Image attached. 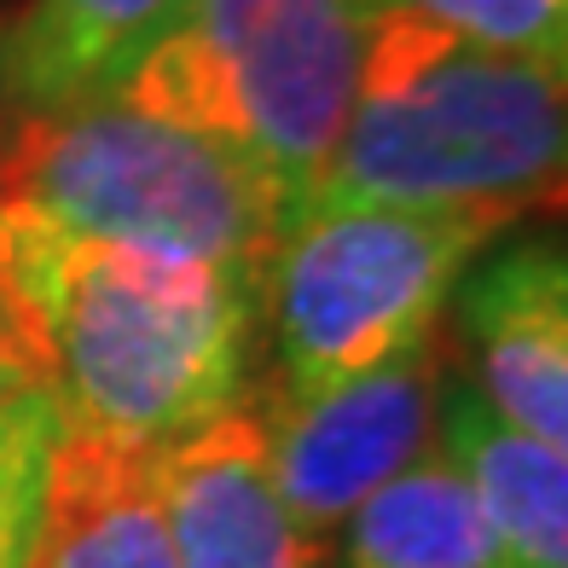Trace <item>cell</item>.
Returning a JSON list of instances; mask_svg holds the SVG:
<instances>
[{
  "label": "cell",
  "mask_w": 568,
  "mask_h": 568,
  "mask_svg": "<svg viewBox=\"0 0 568 568\" xmlns=\"http://www.w3.org/2000/svg\"><path fill=\"white\" fill-rule=\"evenodd\" d=\"M262 278L82 239L0 197V314L64 429L163 453L255 389Z\"/></svg>",
  "instance_id": "1"
},
{
  "label": "cell",
  "mask_w": 568,
  "mask_h": 568,
  "mask_svg": "<svg viewBox=\"0 0 568 568\" xmlns=\"http://www.w3.org/2000/svg\"><path fill=\"white\" fill-rule=\"evenodd\" d=\"M562 64L372 23L354 111L302 210L389 203L510 226L562 203Z\"/></svg>",
  "instance_id": "2"
},
{
  "label": "cell",
  "mask_w": 568,
  "mask_h": 568,
  "mask_svg": "<svg viewBox=\"0 0 568 568\" xmlns=\"http://www.w3.org/2000/svg\"><path fill=\"white\" fill-rule=\"evenodd\" d=\"M0 197L82 239L255 278L291 226L284 186L239 145L116 99L18 116L0 134Z\"/></svg>",
  "instance_id": "3"
},
{
  "label": "cell",
  "mask_w": 568,
  "mask_h": 568,
  "mask_svg": "<svg viewBox=\"0 0 568 568\" xmlns=\"http://www.w3.org/2000/svg\"><path fill=\"white\" fill-rule=\"evenodd\" d=\"M366 36L354 0H186L111 99L239 145L296 215L354 111Z\"/></svg>",
  "instance_id": "4"
},
{
  "label": "cell",
  "mask_w": 568,
  "mask_h": 568,
  "mask_svg": "<svg viewBox=\"0 0 568 568\" xmlns=\"http://www.w3.org/2000/svg\"><path fill=\"white\" fill-rule=\"evenodd\" d=\"M499 232L487 215L389 203H325L291 215L255 291L273 343L267 389L314 395L435 337L464 267Z\"/></svg>",
  "instance_id": "5"
},
{
  "label": "cell",
  "mask_w": 568,
  "mask_h": 568,
  "mask_svg": "<svg viewBox=\"0 0 568 568\" xmlns=\"http://www.w3.org/2000/svg\"><path fill=\"white\" fill-rule=\"evenodd\" d=\"M447 377V337L400 348L372 372H354L343 383H325L314 395H278L250 389V412L262 429L267 476L278 487L284 510L325 539L348 523L359 499H372L389 476L418 464L435 442V406Z\"/></svg>",
  "instance_id": "6"
},
{
  "label": "cell",
  "mask_w": 568,
  "mask_h": 568,
  "mask_svg": "<svg viewBox=\"0 0 568 568\" xmlns=\"http://www.w3.org/2000/svg\"><path fill=\"white\" fill-rule=\"evenodd\" d=\"M158 494L180 568H331L325 539L284 510L250 406L163 447Z\"/></svg>",
  "instance_id": "7"
},
{
  "label": "cell",
  "mask_w": 568,
  "mask_h": 568,
  "mask_svg": "<svg viewBox=\"0 0 568 568\" xmlns=\"http://www.w3.org/2000/svg\"><path fill=\"white\" fill-rule=\"evenodd\" d=\"M481 400L534 442H568V267L557 244L494 255L458 296Z\"/></svg>",
  "instance_id": "8"
},
{
  "label": "cell",
  "mask_w": 568,
  "mask_h": 568,
  "mask_svg": "<svg viewBox=\"0 0 568 568\" xmlns=\"http://www.w3.org/2000/svg\"><path fill=\"white\" fill-rule=\"evenodd\" d=\"M30 568H180L158 494V453L64 429Z\"/></svg>",
  "instance_id": "9"
},
{
  "label": "cell",
  "mask_w": 568,
  "mask_h": 568,
  "mask_svg": "<svg viewBox=\"0 0 568 568\" xmlns=\"http://www.w3.org/2000/svg\"><path fill=\"white\" fill-rule=\"evenodd\" d=\"M180 7L186 0H30L0 30V99L18 116L111 99Z\"/></svg>",
  "instance_id": "10"
},
{
  "label": "cell",
  "mask_w": 568,
  "mask_h": 568,
  "mask_svg": "<svg viewBox=\"0 0 568 568\" xmlns=\"http://www.w3.org/2000/svg\"><path fill=\"white\" fill-rule=\"evenodd\" d=\"M435 418L505 568H568V453L505 424L464 377H442Z\"/></svg>",
  "instance_id": "11"
},
{
  "label": "cell",
  "mask_w": 568,
  "mask_h": 568,
  "mask_svg": "<svg viewBox=\"0 0 568 568\" xmlns=\"http://www.w3.org/2000/svg\"><path fill=\"white\" fill-rule=\"evenodd\" d=\"M343 568H505V557L464 470L447 453H424L354 505Z\"/></svg>",
  "instance_id": "12"
},
{
  "label": "cell",
  "mask_w": 568,
  "mask_h": 568,
  "mask_svg": "<svg viewBox=\"0 0 568 568\" xmlns=\"http://www.w3.org/2000/svg\"><path fill=\"white\" fill-rule=\"evenodd\" d=\"M366 23H424L494 53H523L562 64L568 0H354Z\"/></svg>",
  "instance_id": "13"
},
{
  "label": "cell",
  "mask_w": 568,
  "mask_h": 568,
  "mask_svg": "<svg viewBox=\"0 0 568 568\" xmlns=\"http://www.w3.org/2000/svg\"><path fill=\"white\" fill-rule=\"evenodd\" d=\"M64 418L47 389L0 400V568H30Z\"/></svg>",
  "instance_id": "14"
},
{
  "label": "cell",
  "mask_w": 568,
  "mask_h": 568,
  "mask_svg": "<svg viewBox=\"0 0 568 568\" xmlns=\"http://www.w3.org/2000/svg\"><path fill=\"white\" fill-rule=\"evenodd\" d=\"M23 389H41V377L30 366V354H23V343H18V331L7 325V314H0V400L23 395Z\"/></svg>",
  "instance_id": "15"
}]
</instances>
